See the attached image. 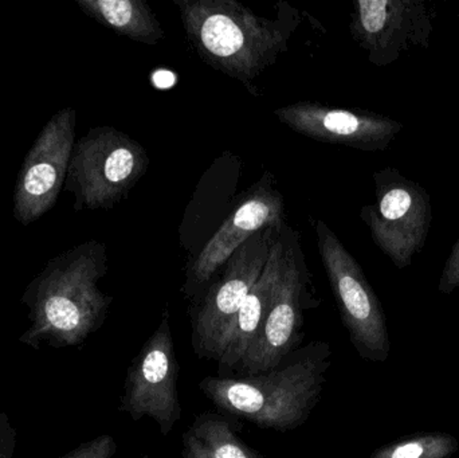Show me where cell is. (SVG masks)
<instances>
[{
  "instance_id": "6da1fadb",
  "label": "cell",
  "mask_w": 459,
  "mask_h": 458,
  "mask_svg": "<svg viewBox=\"0 0 459 458\" xmlns=\"http://www.w3.org/2000/svg\"><path fill=\"white\" fill-rule=\"evenodd\" d=\"M107 272V246L99 241L85 242L51 258L22 296L31 324L19 341L37 350L85 343L102 327L113 303L112 296L99 288Z\"/></svg>"
},
{
  "instance_id": "7a4b0ae2",
  "label": "cell",
  "mask_w": 459,
  "mask_h": 458,
  "mask_svg": "<svg viewBox=\"0 0 459 458\" xmlns=\"http://www.w3.org/2000/svg\"><path fill=\"white\" fill-rule=\"evenodd\" d=\"M172 2L199 58L253 93L254 81L288 51L299 24V11L286 2L275 5V19L255 15L237 0Z\"/></svg>"
},
{
  "instance_id": "3957f363",
  "label": "cell",
  "mask_w": 459,
  "mask_h": 458,
  "mask_svg": "<svg viewBox=\"0 0 459 458\" xmlns=\"http://www.w3.org/2000/svg\"><path fill=\"white\" fill-rule=\"evenodd\" d=\"M331 355L328 343L312 341L266 373L240 378L207 376L199 389L226 413L262 429L289 432L304 425L317 405Z\"/></svg>"
},
{
  "instance_id": "277c9868",
  "label": "cell",
  "mask_w": 459,
  "mask_h": 458,
  "mask_svg": "<svg viewBox=\"0 0 459 458\" xmlns=\"http://www.w3.org/2000/svg\"><path fill=\"white\" fill-rule=\"evenodd\" d=\"M150 156L137 140L113 126H96L73 148L65 188L74 210H109L147 174Z\"/></svg>"
},
{
  "instance_id": "5b68a950",
  "label": "cell",
  "mask_w": 459,
  "mask_h": 458,
  "mask_svg": "<svg viewBox=\"0 0 459 458\" xmlns=\"http://www.w3.org/2000/svg\"><path fill=\"white\" fill-rule=\"evenodd\" d=\"M315 231L318 253L351 343L364 360L387 362L391 351L387 320L363 268L325 222L316 220Z\"/></svg>"
},
{
  "instance_id": "8992f818",
  "label": "cell",
  "mask_w": 459,
  "mask_h": 458,
  "mask_svg": "<svg viewBox=\"0 0 459 458\" xmlns=\"http://www.w3.org/2000/svg\"><path fill=\"white\" fill-rule=\"evenodd\" d=\"M374 183L377 202L361 207V220L396 269H407L422 252L430 233V194L391 167L374 172Z\"/></svg>"
},
{
  "instance_id": "52a82bcc",
  "label": "cell",
  "mask_w": 459,
  "mask_h": 458,
  "mask_svg": "<svg viewBox=\"0 0 459 458\" xmlns=\"http://www.w3.org/2000/svg\"><path fill=\"white\" fill-rule=\"evenodd\" d=\"M283 271L269 314L234 371L256 376L277 367L301 341L302 311L309 301L310 274L299 231L283 223Z\"/></svg>"
},
{
  "instance_id": "ba28073f",
  "label": "cell",
  "mask_w": 459,
  "mask_h": 458,
  "mask_svg": "<svg viewBox=\"0 0 459 458\" xmlns=\"http://www.w3.org/2000/svg\"><path fill=\"white\" fill-rule=\"evenodd\" d=\"M280 228H266L238 247L221 279L202 296L193 317V347L202 359L220 360L228 347L238 312L258 281Z\"/></svg>"
},
{
  "instance_id": "9c48e42d",
  "label": "cell",
  "mask_w": 459,
  "mask_h": 458,
  "mask_svg": "<svg viewBox=\"0 0 459 458\" xmlns=\"http://www.w3.org/2000/svg\"><path fill=\"white\" fill-rule=\"evenodd\" d=\"M179 362L172 341L169 312L129 366L121 397V413L134 421L151 419L169 436L182 417L178 379Z\"/></svg>"
},
{
  "instance_id": "30bf717a",
  "label": "cell",
  "mask_w": 459,
  "mask_h": 458,
  "mask_svg": "<svg viewBox=\"0 0 459 458\" xmlns=\"http://www.w3.org/2000/svg\"><path fill=\"white\" fill-rule=\"evenodd\" d=\"M285 222V201L272 172L243 194L217 233L204 245L186 271V298H202L215 274L225 266L232 253L248 238L266 228H281Z\"/></svg>"
},
{
  "instance_id": "8fae6325",
  "label": "cell",
  "mask_w": 459,
  "mask_h": 458,
  "mask_svg": "<svg viewBox=\"0 0 459 458\" xmlns=\"http://www.w3.org/2000/svg\"><path fill=\"white\" fill-rule=\"evenodd\" d=\"M75 121L74 108L59 109L27 152L13 193V215L21 225L35 222L56 204L69 171Z\"/></svg>"
},
{
  "instance_id": "7c38bea8",
  "label": "cell",
  "mask_w": 459,
  "mask_h": 458,
  "mask_svg": "<svg viewBox=\"0 0 459 458\" xmlns=\"http://www.w3.org/2000/svg\"><path fill=\"white\" fill-rule=\"evenodd\" d=\"M434 13L423 0H358L350 32L375 66H388L414 48H428Z\"/></svg>"
},
{
  "instance_id": "4fadbf2b",
  "label": "cell",
  "mask_w": 459,
  "mask_h": 458,
  "mask_svg": "<svg viewBox=\"0 0 459 458\" xmlns=\"http://www.w3.org/2000/svg\"><path fill=\"white\" fill-rule=\"evenodd\" d=\"M274 116L290 131L307 139L366 152L387 150L403 129L401 121L388 116L312 101L277 108Z\"/></svg>"
},
{
  "instance_id": "5bb4252c",
  "label": "cell",
  "mask_w": 459,
  "mask_h": 458,
  "mask_svg": "<svg viewBox=\"0 0 459 458\" xmlns=\"http://www.w3.org/2000/svg\"><path fill=\"white\" fill-rule=\"evenodd\" d=\"M281 228L278 229L274 241L270 247L269 258H267L264 272L240 306L234 327L230 333L228 347H226L222 358L218 360L221 376H225L226 371L235 370L238 363L242 360L243 355L250 347L251 341L258 335L259 330L269 314L283 271V242L282 237H281Z\"/></svg>"
},
{
  "instance_id": "9a60e30c",
  "label": "cell",
  "mask_w": 459,
  "mask_h": 458,
  "mask_svg": "<svg viewBox=\"0 0 459 458\" xmlns=\"http://www.w3.org/2000/svg\"><path fill=\"white\" fill-rule=\"evenodd\" d=\"M85 15L120 37L158 45L166 37L155 11L145 0H77Z\"/></svg>"
},
{
  "instance_id": "2e32d148",
  "label": "cell",
  "mask_w": 459,
  "mask_h": 458,
  "mask_svg": "<svg viewBox=\"0 0 459 458\" xmlns=\"http://www.w3.org/2000/svg\"><path fill=\"white\" fill-rule=\"evenodd\" d=\"M188 433L201 444L209 458H264L242 443L232 430L231 422L220 414L196 417Z\"/></svg>"
},
{
  "instance_id": "e0dca14e",
  "label": "cell",
  "mask_w": 459,
  "mask_h": 458,
  "mask_svg": "<svg viewBox=\"0 0 459 458\" xmlns=\"http://www.w3.org/2000/svg\"><path fill=\"white\" fill-rule=\"evenodd\" d=\"M458 449L457 438L449 433H417L380 446L369 458H450Z\"/></svg>"
},
{
  "instance_id": "ac0fdd59",
  "label": "cell",
  "mask_w": 459,
  "mask_h": 458,
  "mask_svg": "<svg viewBox=\"0 0 459 458\" xmlns=\"http://www.w3.org/2000/svg\"><path fill=\"white\" fill-rule=\"evenodd\" d=\"M117 452V444L110 435H102L93 440L81 444L69 454L58 458H113Z\"/></svg>"
},
{
  "instance_id": "d6986e66",
  "label": "cell",
  "mask_w": 459,
  "mask_h": 458,
  "mask_svg": "<svg viewBox=\"0 0 459 458\" xmlns=\"http://www.w3.org/2000/svg\"><path fill=\"white\" fill-rule=\"evenodd\" d=\"M459 288V236L457 242L453 246L446 264H445L444 271L439 277L438 289L444 295H450Z\"/></svg>"
},
{
  "instance_id": "ffe728a7",
  "label": "cell",
  "mask_w": 459,
  "mask_h": 458,
  "mask_svg": "<svg viewBox=\"0 0 459 458\" xmlns=\"http://www.w3.org/2000/svg\"><path fill=\"white\" fill-rule=\"evenodd\" d=\"M16 438L18 435L10 417L0 411V458H13Z\"/></svg>"
},
{
  "instance_id": "44dd1931",
  "label": "cell",
  "mask_w": 459,
  "mask_h": 458,
  "mask_svg": "<svg viewBox=\"0 0 459 458\" xmlns=\"http://www.w3.org/2000/svg\"><path fill=\"white\" fill-rule=\"evenodd\" d=\"M183 458H209L202 449L201 444L188 432L183 436Z\"/></svg>"
},
{
  "instance_id": "7402d4cb",
  "label": "cell",
  "mask_w": 459,
  "mask_h": 458,
  "mask_svg": "<svg viewBox=\"0 0 459 458\" xmlns=\"http://www.w3.org/2000/svg\"><path fill=\"white\" fill-rule=\"evenodd\" d=\"M143 458H150V457H148V456H144V457H143Z\"/></svg>"
}]
</instances>
